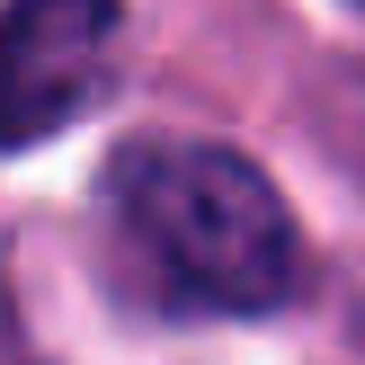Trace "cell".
Masks as SVG:
<instances>
[{"mask_svg":"<svg viewBox=\"0 0 365 365\" xmlns=\"http://www.w3.org/2000/svg\"><path fill=\"white\" fill-rule=\"evenodd\" d=\"M125 241L178 303L277 312L294 294V214L259 160L223 143H134L107 178Z\"/></svg>","mask_w":365,"mask_h":365,"instance_id":"cell-1","label":"cell"},{"mask_svg":"<svg viewBox=\"0 0 365 365\" xmlns=\"http://www.w3.org/2000/svg\"><path fill=\"white\" fill-rule=\"evenodd\" d=\"M116 0H9L0 9V143H45L116 71Z\"/></svg>","mask_w":365,"mask_h":365,"instance_id":"cell-2","label":"cell"}]
</instances>
